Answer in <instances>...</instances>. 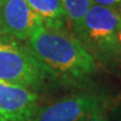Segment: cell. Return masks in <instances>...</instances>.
Instances as JSON below:
<instances>
[{"mask_svg":"<svg viewBox=\"0 0 121 121\" xmlns=\"http://www.w3.org/2000/svg\"><path fill=\"white\" fill-rule=\"evenodd\" d=\"M48 27L64 28L67 21L60 0H24Z\"/></svg>","mask_w":121,"mask_h":121,"instance_id":"7","label":"cell"},{"mask_svg":"<svg viewBox=\"0 0 121 121\" xmlns=\"http://www.w3.org/2000/svg\"><path fill=\"white\" fill-rule=\"evenodd\" d=\"M28 45L54 78L67 82H84L96 72V60L74 33L48 26L29 37Z\"/></svg>","mask_w":121,"mask_h":121,"instance_id":"1","label":"cell"},{"mask_svg":"<svg viewBox=\"0 0 121 121\" xmlns=\"http://www.w3.org/2000/svg\"><path fill=\"white\" fill-rule=\"evenodd\" d=\"M107 99L95 93H79L67 96L37 108L30 121H80Z\"/></svg>","mask_w":121,"mask_h":121,"instance_id":"4","label":"cell"},{"mask_svg":"<svg viewBox=\"0 0 121 121\" xmlns=\"http://www.w3.org/2000/svg\"><path fill=\"white\" fill-rule=\"evenodd\" d=\"M37 108L35 91L0 81V121H30Z\"/></svg>","mask_w":121,"mask_h":121,"instance_id":"6","label":"cell"},{"mask_svg":"<svg viewBox=\"0 0 121 121\" xmlns=\"http://www.w3.org/2000/svg\"><path fill=\"white\" fill-rule=\"evenodd\" d=\"M63 8L65 10L67 20L71 24L75 32L88 13L91 6L93 5L92 0H60Z\"/></svg>","mask_w":121,"mask_h":121,"instance_id":"8","label":"cell"},{"mask_svg":"<svg viewBox=\"0 0 121 121\" xmlns=\"http://www.w3.org/2000/svg\"><path fill=\"white\" fill-rule=\"evenodd\" d=\"M93 4L121 11V0H92Z\"/></svg>","mask_w":121,"mask_h":121,"instance_id":"10","label":"cell"},{"mask_svg":"<svg viewBox=\"0 0 121 121\" xmlns=\"http://www.w3.org/2000/svg\"><path fill=\"white\" fill-rule=\"evenodd\" d=\"M43 21L24 0H6L0 5V35L28 40Z\"/></svg>","mask_w":121,"mask_h":121,"instance_id":"5","label":"cell"},{"mask_svg":"<svg viewBox=\"0 0 121 121\" xmlns=\"http://www.w3.org/2000/svg\"><path fill=\"white\" fill-rule=\"evenodd\" d=\"M74 35L95 60L121 58V11L93 4Z\"/></svg>","mask_w":121,"mask_h":121,"instance_id":"2","label":"cell"},{"mask_svg":"<svg viewBox=\"0 0 121 121\" xmlns=\"http://www.w3.org/2000/svg\"><path fill=\"white\" fill-rule=\"evenodd\" d=\"M5 1H6V0H0V5H1L3 2H5Z\"/></svg>","mask_w":121,"mask_h":121,"instance_id":"11","label":"cell"},{"mask_svg":"<svg viewBox=\"0 0 121 121\" xmlns=\"http://www.w3.org/2000/svg\"><path fill=\"white\" fill-rule=\"evenodd\" d=\"M80 121H110L107 101L92 109Z\"/></svg>","mask_w":121,"mask_h":121,"instance_id":"9","label":"cell"},{"mask_svg":"<svg viewBox=\"0 0 121 121\" xmlns=\"http://www.w3.org/2000/svg\"><path fill=\"white\" fill-rule=\"evenodd\" d=\"M54 76L33 55L27 45L0 35V81L41 89Z\"/></svg>","mask_w":121,"mask_h":121,"instance_id":"3","label":"cell"}]
</instances>
